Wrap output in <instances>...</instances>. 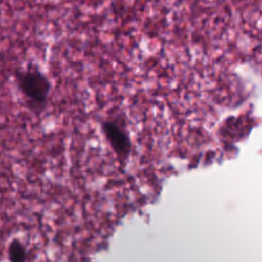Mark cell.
Here are the masks:
<instances>
[{"label":"cell","mask_w":262,"mask_h":262,"mask_svg":"<svg viewBox=\"0 0 262 262\" xmlns=\"http://www.w3.org/2000/svg\"><path fill=\"white\" fill-rule=\"evenodd\" d=\"M14 79L28 107L36 113L43 112L48 105L52 90L48 76L39 68L31 66L26 70H16Z\"/></svg>","instance_id":"1"},{"label":"cell","mask_w":262,"mask_h":262,"mask_svg":"<svg viewBox=\"0 0 262 262\" xmlns=\"http://www.w3.org/2000/svg\"><path fill=\"white\" fill-rule=\"evenodd\" d=\"M102 130L113 148L119 154L124 152L127 146V140L118 126L114 122L107 121L102 124Z\"/></svg>","instance_id":"2"},{"label":"cell","mask_w":262,"mask_h":262,"mask_svg":"<svg viewBox=\"0 0 262 262\" xmlns=\"http://www.w3.org/2000/svg\"><path fill=\"white\" fill-rule=\"evenodd\" d=\"M29 252L26 245L17 237L12 238L7 248V258L11 262H24L28 260Z\"/></svg>","instance_id":"3"}]
</instances>
